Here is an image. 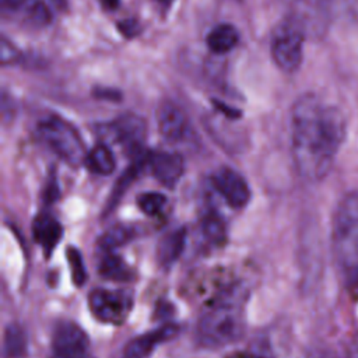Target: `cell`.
Instances as JSON below:
<instances>
[{"label": "cell", "instance_id": "obj_1", "mask_svg": "<svg viewBox=\"0 0 358 358\" xmlns=\"http://www.w3.org/2000/svg\"><path fill=\"white\" fill-rule=\"evenodd\" d=\"M292 157L299 175L323 179L344 141L345 119L337 106L315 94L301 95L291 112Z\"/></svg>", "mask_w": 358, "mask_h": 358}, {"label": "cell", "instance_id": "obj_2", "mask_svg": "<svg viewBox=\"0 0 358 358\" xmlns=\"http://www.w3.org/2000/svg\"><path fill=\"white\" fill-rule=\"evenodd\" d=\"M245 289L231 287L217 295L200 316L196 338L201 347L220 348L238 341L245 330Z\"/></svg>", "mask_w": 358, "mask_h": 358}, {"label": "cell", "instance_id": "obj_3", "mask_svg": "<svg viewBox=\"0 0 358 358\" xmlns=\"http://www.w3.org/2000/svg\"><path fill=\"white\" fill-rule=\"evenodd\" d=\"M331 250L345 274L358 267V190L344 194L334 211Z\"/></svg>", "mask_w": 358, "mask_h": 358}, {"label": "cell", "instance_id": "obj_4", "mask_svg": "<svg viewBox=\"0 0 358 358\" xmlns=\"http://www.w3.org/2000/svg\"><path fill=\"white\" fill-rule=\"evenodd\" d=\"M38 134L42 141L69 165L78 166L85 162L87 152L80 134L62 117L52 116L42 120L38 124Z\"/></svg>", "mask_w": 358, "mask_h": 358}, {"label": "cell", "instance_id": "obj_5", "mask_svg": "<svg viewBox=\"0 0 358 358\" xmlns=\"http://www.w3.org/2000/svg\"><path fill=\"white\" fill-rule=\"evenodd\" d=\"M305 27L298 15L284 20L273 34L271 56L275 64L285 73L298 70L302 62Z\"/></svg>", "mask_w": 358, "mask_h": 358}, {"label": "cell", "instance_id": "obj_6", "mask_svg": "<svg viewBox=\"0 0 358 358\" xmlns=\"http://www.w3.org/2000/svg\"><path fill=\"white\" fill-rule=\"evenodd\" d=\"M88 308L99 322L117 326L130 315L133 295L123 289L95 288L88 295Z\"/></svg>", "mask_w": 358, "mask_h": 358}, {"label": "cell", "instance_id": "obj_7", "mask_svg": "<svg viewBox=\"0 0 358 358\" xmlns=\"http://www.w3.org/2000/svg\"><path fill=\"white\" fill-rule=\"evenodd\" d=\"M90 340L87 333L74 322H59L52 333L49 358H87Z\"/></svg>", "mask_w": 358, "mask_h": 358}, {"label": "cell", "instance_id": "obj_8", "mask_svg": "<svg viewBox=\"0 0 358 358\" xmlns=\"http://www.w3.org/2000/svg\"><path fill=\"white\" fill-rule=\"evenodd\" d=\"M213 185L232 208H242L250 200V189L245 178L228 166H221L213 175Z\"/></svg>", "mask_w": 358, "mask_h": 358}, {"label": "cell", "instance_id": "obj_9", "mask_svg": "<svg viewBox=\"0 0 358 358\" xmlns=\"http://www.w3.org/2000/svg\"><path fill=\"white\" fill-rule=\"evenodd\" d=\"M159 133L169 141H182L189 134V120L186 113L176 103L166 101L157 110Z\"/></svg>", "mask_w": 358, "mask_h": 358}, {"label": "cell", "instance_id": "obj_10", "mask_svg": "<svg viewBox=\"0 0 358 358\" xmlns=\"http://www.w3.org/2000/svg\"><path fill=\"white\" fill-rule=\"evenodd\" d=\"M148 165L152 175L168 187H173L182 178L185 162L176 152H155L148 155Z\"/></svg>", "mask_w": 358, "mask_h": 358}, {"label": "cell", "instance_id": "obj_11", "mask_svg": "<svg viewBox=\"0 0 358 358\" xmlns=\"http://www.w3.org/2000/svg\"><path fill=\"white\" fill-rule=\"evenodd\" d=\"M110 131L133 155L141 152V143L145 137V124L143 119L134 115L122 116L110 126Z\"/></svg>", "mask_w": 358, "mask_h": 358}, {"label": "cell", "instance_id": "obj_12", "mask_svg": "<svg viewBox=\"0 0 358 358\" xmlns=\"http://www.w3.org/2000/svg\"><path fill=\"white\" fill-rule=\"evenodd\" d=\"M32 235L49 256L63 236V227L55 217L43 213L34 220Z\"/></svg>", "mask_w": 358, "mask_h": 358}, {"label": "cell", "instance_id": "obj_13", "mask_svg": "<svg viewBox=\"0 0 358 358\" xmlns=\"http://www.w3.org/2000/svg\"><path fill=\"white\" fill-rule=\"evenodd\" d=\"M322 17L334 21L355 24L358 21V0H316Z\"/></svg>", "mask_w": 358, "mask_h": 358}, {"label": "cell", "instance_id": "obj_14", "mask_svg": "<svg viewBox=\"0 0 358 358\" xmlns=\"http://www.w3.org/2000/svg\"><path fill=\"white\" fill-rule=\"evenodd\" d=\"M178 326L175 324H165L158 329H154L137 338H134L126 348V351H130L133 354H137L140 357H147L158 344L165 343L175 337L178 334Z\"/></svg>", "mask_w": 358, "mask_h": 358}, {"label": "cell", "instance_id": "obj_15", "mask_svg": "<svg viewBox=\"0 0 358 358\" xmlns=\"http://www.w3.org/2000/svg\"><path fill=\"white\" fill-rule=\"evenodd\" d=\"M186 245V229L176 228L162 236L158 243L157 257L161 266L169 267L172 266L182 255Z\"/></svg>", "mask_w": 358, "mask_h": 358}, {"label": "cell", "instance_id": "obj_16", "mask_svg": "<svg viewBox=\"0 0 358 358\" xmlns=\"http://www.w3.org/2000/svg\"><path fill=\"white\" fill-rule=\"evenodd\" d=\"M28 352V337L22 326L10 323L3 334V358H25Z\"/></svg>", "mask_w": 358, "mask_h": 358}, {"label": "cell", "instance_id": "obj_17", "mask_svg": "<svg viewBox=\"0 0 358 358\" xmlns=\"http://www.w3.org/2000/svg\"><path fill=\"white\" fill-rule=\"evenodd\" d=\"M238 39L239 34L234 25L220 24L208 32L206 42L213 53L224 55L236 46Z\"/></svg>", "mask_w": 358, "mask_h": 358}, {"label": "cell", "instance_id": "obj_18", "mask_svg": "<svg viewBox=\"0 0 358 358\" xmlns=\"http://www.w3.org/2000/svg\"><path fill=\"white\" fill-rule=\"evenodd\" d=\"M98 273L115 281H129L133 278V271L127 263L115 252H102L98 262Z\"/></svg>", "mask_w": 358, "mask_h": 358}, {"label": "cell", "instance_id": "obj_19", "mask_svg": "<svg viewBox=\"0 0 358 358\" xmlns=\"http://www.w3.org/2000/svg\"><path fill=\"white\" fill-rule=\"evenodd\" d=\"M87 166L99 175H109L115 171V157L106 144H96L87 152Z\"/></svg>", "mask_w": 358, "mask_h": 358}, {"label": "cell", "instance_id": "obj_20", "mask_svg": "<svg viewBox=\"0 0 358 358\" xmlns=\"http://www.w3.org/2000/svg\"><path fill=\"white\" fill-rule=\"evenodd\" d=\"M134 235V228L127 225H115L101 235L99 249L101 252H115L117 248L129 243Z\"/></svg>", "mask_w": 358, "mask_h": 358}, {"label": "cell", "instance_id": "obj_21", "mask_svg": "<svg viewBox=\"0 0 358 358\" xmlns=\"http://www.w3.org/2000/svg\"><path fill=\"white\" fill-rule=\"evenodd\" d=\"M201 231L206 239L214 245H221L225 241L227 229L222 218L217 213H210L203 218Z\"/></svg>", "mask_w": 358, "mask_h": 358}, {"label": "cell", "instance_id": "obj_22", "mask_svg": "<svg viewBox=\"0 0 358 358\" xmlns=\"http://www.w3.org/2000/svg\"><path fill=\"white\" fill-rule=\"evenodd\" d=\"M166 204V197L157 192H147L141 193L137 197L138 208L147 215H157L159 214Z\"/></svg>", "mask_w": 358, "mask_h": 358}, {"label": "cell", "instance_id": "obj_23", "mask_svg": "<svg viewBox=\"0 0 358 358\" xmlns=\"http://www.w3.org/2000/svg\"><path fill=\"white\" fill-rule=\"evenodd\" d=\"M67 256V262L69 266L71 268V277L76 285H83L87 280V270H85V264L81 256V252L73 246H70L66 252Z\"/></svg>", "mask_w": 358, "mask_h": 358}, {"label": "cell", "instance_id": "obj_24", "mask_svg": "<svg viewBox=\"0 0 358 358\" xmlns=\"http://www.w3.org/2000/svg\"><path fill=\"white\" fill-rule=\"evenodd\" d=\"M18 57V50L7 41V38L1 39V62L3 64L13 63Z\"/></svg>", "mask_w": 358, "mask_h": 358}, {"label": "cell", "instance_id": "obj_25", "mask_svg": "<svg viewBox=\"0 0 358 358\" xmlns=\"http://www.w3.org/2000/svg\"><path fill=\"white\" fill-rule=\"evenodd\" d=\"M119 29L122 31L123 35H126V36H133V35L137 34L138 25H137V22H136L134 20H126V21H123V22L119 24Z\"/></svg>", "mask_w": 358, "mask_h": 358}, {"label": "cell", "instance_id": "obj_26", "mask_svg": "<svg viewBox=\"0 0 358 358\" xmlns=\"http://www.w3.org/2000/svg\"><path fill=\"white\" fill-rule=\"evenodd\" d=\"M301 358H337V357H334L331 352H329L326 350L313 348V350H309L308 352H305Z\"/></svg>", "mask_w": 358, "mask_h": 358}, {"label": "cell", "instance_id": "obj_27", "mask_svg": "<svg viewBox=\"0 0 358 358\" xmlns=\"http://www.w3.org/2000/svg\"><path fill=\"white\" fill-rule=\"evenodd\" d=\"M344 358H358V337L347 343L344 348Z\"/></svg>", "mask_w": 358, "mask_h": 358}, {"label": "cell", "instance_id": "obj_28", "mask_svg": "<svg viewBox=\"0 0 358 358\" xmlns=\"http://www.w3.org/2000/svg\"><path fill=\"white\" fill-rule=\"evenodd\" d=\"M28 1H29V0H1V6H3V8L17 10V8L25 7Z\"/></svg>", "mask_w": 358, "mask_h": 358}, {"label": "cell", "instance_id": "obj_29", "mask_svg": "<svg viewBox=\"0 0 358 358\" xmlns=\"http://www.w3.org/2000/svg\"><path fill=\"white\" fill-rule=\"evenodd\" d=\"M347 277H348V281H350L351 289L358 292V267H355L351 273H348V274H347Z\"/></svg>", "mask_w": 358, "mask_h": 358}, {"label": "cell", "instance_id": "obj_30", "mask_svg": "<svg viewBox=\"0 0 358 358\" xmlns=\"http://www.w3.org/2000/svg\"><path fill=\"white\" fill-rule=\"evenodd\" d=\"M98 1H99V4L105 10H109V11L116 10L119 7V4H120V0H98Z\"/></svg>", "mask_w": 358, "mask_h": 358}, {"label": "cell", "instance_id": "obj_31", "mask_svg": "<svg viewBox=\"0 0 358 358\" xmlns=\"http://www.w3.org/2000/svg\"><path fill=\"white\" fill-rule=\"evenodd\" d=\"M123 358H144V357H140V355H137V354H133V352H130V351H124V355H123Z\"/></svg>", "mask_w": 358, "mask_h": 358}, {"label": "cell", "instance_id": "obj_32", "mask_svg": "<svg viewBox=\"0 0 358 358\" xmlns=\"http://www.w3.org/2000/svg\"><path fill=\"white\" fill-rule=\"evenodd\" d=\"M159 3H162V4H169L172 0H158Z\"/></svg>", "mask_w": 358, "mask_h": 358}, {"label": "cell", "instance_id": "obj_33", "mask_svg": "<svg viewBox=\"0 0 358 358\" xmlns=\"http://www.w3.org/2000/svg\"><path fill=\"white\" fill-rule=\"evenodd\" d=\"M55 1H56V3H59V4H62V3H63V0H55Z\"/></svg>", "mask_w": 358, "mask_h": 358}]
</instances>
